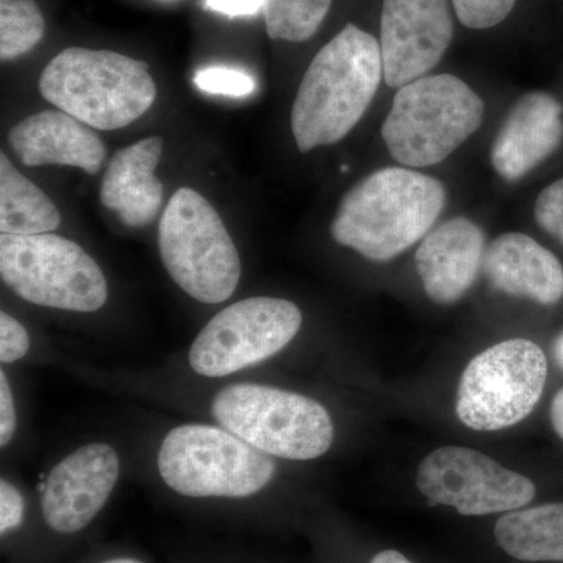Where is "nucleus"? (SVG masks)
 Returning a JSON list of instances; mask_svg holds the SVG:
<instances>
[{
	"label": "nucleus",
	"mask_w": 563,
	"mask_h": 563,
	"mask_svg": "<svg viewBox=\"0 0 563 563\" xmlns=\"http://www.w3.org/2000/svg\"><path fill=\"white\" fill-rule=\"evenodd\" d=\"M18 417L14 409L13 393H11L5 373L0 372V444L7 446L16 432Z\"/></svg>",
	"instance_id": "obj_28"
},
{
	"label": "nucleus",
	"mask_w": 563,
	"mask_h": 563,
	"mask_svg": "<svg viewBox=\"0 0 563 563\" xmlns=\"http://www.w3.org/2000/svg\"><path fill=\"white\" fill-rule=\"evenodd\" d=\"M459 21L474 31L495 27L512 13L517 0H451Z\"/></svg>",
	"instance_id": "obj_24"
},
{
	"label": "nucleus",
	"mask_w": 563,
	"mask_h": 563,
	"mask_svg": "<svg viewBox=\"0 0 563 563\" xmlns=\"http://www.w3.org/2000/svg\"><path fill=\"white\" fill-rule=\"evenodd\" d=\"M484 111L483 99L453 74L421 77L396 92L385 146L407 168L439 165L477 132Z\"/></svg>",
	"instance_id": "obj_4"
},
{
	"label": "nucleus",
	"mask_w": 563,
	"mask_h": 563,
	"mask_svg": "<svg viewBox=\"0 0 563 563\" xmlns=\"http://www.w3.org/2000/svg\"><path fill=\"white\" fill-rule=\"evenodd\" d=\"M41 96L98 131H117L154 106L157 85L146 63L113 51L68 47L40 77Z\"/></svg>",
	"instance_id": "obj_3"
},
{
	"label": "nucleus",
	"mask_w": 563,
	"mask_h": 563,
	"mask_svg": "<svg viewBox=\"0 0 563 563\" xmlns=\"http://www.w3.org/2000/svg\"><path fill=\"white\" fill-rule=\"evenodd\" d=\"M120 477V459L106 443L74 451L54 466L41 488V510L51 529L79 532L101 512Z\"/></svg>",
	"instance_id": "obj_13"
},
{
	"label": "nucleus",
	"mask_w": 563,
	"mask_h": 563,
	"mask_svg": "<svg viewBox=\"0 0 563 563\" xmlns=\"http://www.w3.org/2000/svg\"><path fill=\"white\" fill-rule=\"evenodd\" d=\"M485 235L468 218H451L422 239L415 265L431 301L454 303L468 292L484 265Z\"/></svg>",
	"instance_id": "obj_15"
},
{
	"label": "nucleus",
	"mask_w": 563,
	"mask_h": 563,
	"mask_svg": "<svg viewBox=\"0 0 563 563\" xmlns=\"http://www.w3.org/2000/svg\"><path fill=\"white\" fill-rule=\"evenodd\" d=\"M24 517V499L21 493L9 481H0V532H7L20 528Z\"/></svg>",
	"instance_id": "obj_27"
},
{
	"label": "nucleus",
	"mask_w": 563,
	"mask_h": 563,
	"mask_svg": "<svg viewBox=\"0 0 563 563\" xmlns=\"http://www.w3.org/2000/svg\"><path fill=\"white\" fill-rule=\"evenodd\" d=\"M0 276L20 298L51 309L90 313L109 298L98 263L79 244L52 233H2Z\"/></svg>",
	"instance_id": "obj_8"
},
{
	"label": "nucleus",
	"mask_w": 563,
	"mask_h": 563,
	"mask_svg": "<svg viewBox=\"0 0 563 563\" xmlns=\"http://www.w3.org/2000/svg\"><path fill=\"white\" fill-rule=\"evenodd\" d=\"M446 206L442 181L410 168L379 169L343 196L332 239L373 262H388L432 231Z\"/></svg>",
	"instance_id": "obj_2"
},
{
	"label": "nucleus",
	"mask_w": 563,
	"mask_h": 563,
	"mask_svg": "<svg viewBox=\"0 0 563 563\" xmlns=\"http://www.w3.org/2000/svg\"><path fill=\"white\" fill-rule=\"evenodd\" d=\"M544 352L531 340H506L477 354L459 384L455 412L474 431H501L523 421L547 385Z\"/></svg>",
	"instance_id": "obj_9"
},
{
	"label": "nucleus",
	"mask_w": 563,
	"mask_h": 563,
	"mask_svg": "<svg viewBox=\"0 0 563 563\" xmlns=\"http://www.w3.org/2000/svg\"><path fill=\"white\" fill-rule=\"evenodd\" d=\"M496 542L507 554L523 562L563 561V504L518 509L499 518Z\"/></svg>",
	"instance_id": "obj_19"
},
{
	"label": "nucleus",
	"mask_w": 563,
	"mask_h": 563,
	"mask_svg": "<svg viewBox=\"0 0 563 563\" xmlns=\"http://www.w3.org/2000/svg\"><path fill=\"white\" fill-rule=\"evenodd\" d=\"M206 7L225 16H254L262 11V0H206Z\"/></svg>",
	"instance_id": "obj_29"
},
{
	"label": "nucleus",
	"mask_w": 563,
	"mask_h": 563,
	"mask_svg": "<svg viewBox=\"0 0 563 563\" xmlns=\"http://www.w3.org/2000/svg\"><path fill=\"white\" fill-rule=\"evenodd\" d=\"M31 347V339L20 321L11 314L0 313V362L13 363L24 357Z\"/></svg>",
	"instance_id": "obj_26"
},
{
	"label": "nucleus",
	"mask_w": 563,
	"mask_h": 563,
	"mask_svg": "<svg viewBox=\"0 0 563 563\" xmlns=\"http://www.w3.org/2000/svg\"><path fill=\"white\" fill-rule=\"evenodd\" d=\"M369 563H413L410 562L406 555L399 553V551H383V553L376 554L373 561Z\"/></svg>",
	"instance_id": "obj_31"
},
{
	"label": "nucleus",
	"mask_w": 563,
	"mask_h": 563,
	"mask_svg": "<svg viewBox=\"0 0 563 563\" xmlns=\"http://www.w3.org/2000/svg\"><path fill=\"white\" fill-rule=\"evenodd\" d=\"M46 32L35 0H0V58L14 60L31 52Z\"/></svg>",
	"instance_id": "obj_22"
},
{
	"label": "nucleus",
	"mask_w": 563,
	"mask_h": 563,
	"mask_svg": "<svg viewBox=\"0 0 563 563\" xmlns=\"http://www.w3.org/2000/svg\"><path fill=\"white\" fill-rule=\"evenodd\" d=\"M553 352L555 362H558V365L563 369V332L555 339Z\"/></svg>",
	"instance_id": "obj_32"
},
{
	"label": "nucleus",
	"mask_w": 563,
	"mask_h": 563,
	"mask_svg": "<svg viewBox=\"0 0 563 563\" xmlns=\"http://www.w3.org/2000/svg\"><path fill=\"white\" fill-rule=\"evenodd\" d=\"M57 206L40 187L0 154V232L3 235H41L60 225Z\"/></svg>",
	"instance_id": "obj_20"
},
{
	"label": "nucleus",
	"mask_w": 563,
	"mask_h": 563,
	"mask_svg": "<svg viewBox=\"0 0 563 563\" xmlns=\"http://www.w3.org/2000/svg\"><path fill=\"white\" fill-rule=\"evenodd\" d=\"M166 272L192 299L228 301L239 287L242 262L218 211L191 188L172 196L158 224Z\"/></svg>",
	"instance_id": "obj_5"
},
{
	"label": "nucleus",
	"mask_w": 563,
	"mask_h": 563,
	"mask_svg": "<svg viewBox=\"0 0 563 563\" xmlns=\"http://www.w3.org/2000/svg\"><path fill=\"white\" fill-rule=\"evenodd\" d=\"M384 77L379 41L347 24L303 74L291 109L296 146L310 152L343 140L372 106Z\"/></svg>",
	"instance_id": "obj_1"
},
{
	"label": "nucleus",
	"mask_w": 563,
	"mask_h": 563,
	"mask_svg": "<svg viewBox=\"0 0 563 563\" xmlns=\"http://www.w3.org/2000/svg\"><path fill=\"white\" fill-rule=\"evenodd\" d=\"M417 487L431 506L454 507L465 517L514 512L536 498V485L479 451L446 446L418 468Z\"/></svg>",
	"instance_id": "obj_11"
},
{
	"label": "nucleus",
	"mask_w": 563,
	"mask_h": 563,
	"mask_svg": "<svg viewBox=\"0 0 563 563\" xmlns=\"http://www.w3.org/2000/svg\"><path fill=\"white\" fill-rule=\"evenodd\" d=\"M302 324L298 306L277 298L232 303L207 322L190 351V365L207 377H222L257 365L284 350Z\"/></svg>",
	"instance_id": "obj_10"
},
{
	"label": "nucleus",
	"mask_w": 563,
	"mask_h": 563,
	"mask_svg": "<svg viewBox=\"0 0 563 563\" xmlns=\"http://www.w3.org/2000/svg\"><path fill=\"white\" fill-rule=\"evenodd\" d=\"M163 140L150 136L118 151L102 179L101 202L128 228H146L161 213L163 185L155 177Z\"/></svg>",
	"instance_id": "obj_18"
},
{
	"label": "nucleus",
	"mask_w": 563,
	"mask_h": 563,
	"mask_svg": "<svg viewBox=\"0 0 563 563\" xmlns=\"http://www.w3.org/2000/svg\"><path fill=\"white\" fill-rule=\"evenodd\" d=\"M195 85L199 90L209 95L244 98L257 90V81L251 74L225 66H210L195 74Z\"/></svg>",
	"instance_id": "obj_23"
},
{
	"label": "nucleus",
	"mask_w": 563,
	"mask_h": 563,
	"mask_svg": "<svg viewBox=\"0 0 563 563\" xmlns=\"http://www.w3.org/2000/svg\"><path fill=\"white\" fill-rule=\"evenodd\" d=\"M9 143L22 165L76 166L98 174L106 162V144L90 125L65 111H40L18 122L10 131Z\"/></svg>",
	"instance_id": "obj_16"
},
{
	"label": "nucleus",
	"mask_w": 563,
	"mask_h": 563,
	"mask_svg": "<svg viewBox=\"0 0 563 563\" xmlns=\"http://www.w3.org/2000/svg\"><path fill=\"white\" fill-rule=\"evenodd\" d=\"M453 36L450 0H384L379 44L385 84L399 90L424 77Z\"/></svg>",
	"instance_id": "obj_12"
},
{
	"label": "nucleus",
	"mask_w": 563,
	"mask_h": 563,
	"mask_svg": "<svg viewBox=\"0 0 563 563\" xmlns=\"http://www.w3.org/2000/svg\"><path fill=\"white\" fill-rule=\"evenodd\" d=\"M331 5L332 0H262L266 32L272 40L302 43L317 33Z\"/></svg>",
	"instance_id": "obj_21"
},
{
	"label": "nucleus",
	"mask_w": 563,
	"mask_h": 563,
	"mask_svg": "<svg viewBox=\"0 0 563 563\" xmlns=\"http://www.w3.org/2000/svg\"><path fill=\"white\" fill-rule=\"evenodd\" d=\"M158 472L174 492L191 498H244L273 479L276 465L228 429L185 424L166 435Z\"/></svg>",
	"instance_id": "obj_7"
},
{
	"label": "nucleus",
	"mask_w": 563,
	"mask_h": 563,
	"mask_svg": "<svg viewBox=\"0 0 563 563\" xmlns=\"http://www.w3.org/2000/svg\"><path fill=\"white\" fill-rule=\"evenodd\" d=\"M551 422L554 431L563 440V388L555 393L553 402H551Z\"/></svg>",
	"instance_id": "obj_30"
},
{
	"label": "nucleus",
	"mask_w": 563,
	"mask_h": 563,
	"mask_svg": "<svg viewBox=\"0 0 563 563\" xmlns=\"http://www.w3.org/2000/svg\"><path fill=\"white\" fill-rule=\"evenodd\" d=\"M483 268L495 290L542 306L562 301V263L526 233H504L493 240L485 251Z\"/></svg>",
	"instance_id": "obj_17"
},
{
	"label": "nucleus",
	"mask_w": 563,
	"mask_h": 563,
	"mask_svg": "<svg viewBox=\"0 0 563 563\" xmlns=\"http://www.w3.org/2000/svg\"><path fill=\"white\" fill-rule=\"evenodd\" d=\"M562 140V103L550 92H528L514 103L493 140V169L507 181L523 179L558 151Z\"/></svg>",
	"instance_id": "obj_14"
},
{
	"label": "nucleus",
	"mask_w": 563,
	"mask_h": 563,
	"mask_svg": "<svg viewBox=\"0 0 563 563\" xmlns=\"http://www.w3.org/2000/svg\"><path fill=\"white\" fill-rule=\"evenodd\" d=\"M533 214L537 224L563 244V177L540 192Z\"/></svg>",
	"instance_id": "obj_25"
},
{
	"label": "nucleus",
	"mask_w": 563,
	"mask_h": 563,
	"mask_svg": "<svg viewBox=\"0 0 563 563\" xmlns=\"http://www.w3.org/2000/svg\"><path fill=\"white\" fill-rule=\"evenodd\" d=\"M214 418L224 429L262 453L312 461L328 453L333 424L320 402L263 385H231L218 393Z\"/></svg>",
	"instance_id": "obj_6"
},
{
	"label": "nucleus",
	"mask_w": 563,
	"mask_h": 563,
	"mask_svg": "<svg viewBox=\"0 0 563 563\" xmlns=\"http://www.w3.org/2000/svg\"><path fill=\"white\" fill-rule=\"evenodd\" d=\"M103 563H143V562L135 561V559L121 558V559H113V561H107Z\"/></svg>",
	"instance_id": "obj_33"
}]
</instances>
